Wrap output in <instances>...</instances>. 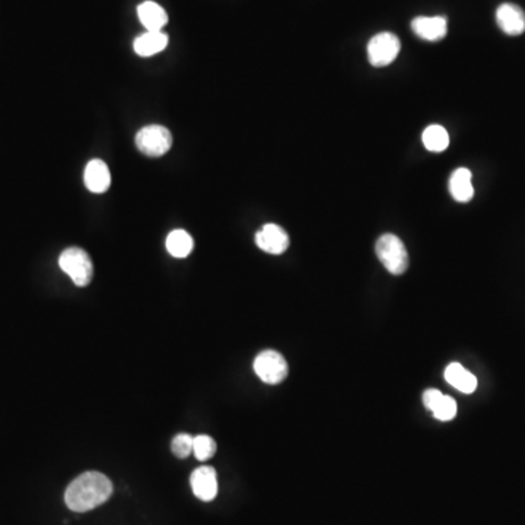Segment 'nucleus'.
I'll use <instances>...</instances> for the list:
<instances>
[{
  "label": "nucleus",
  "instance_id": "1",
  "mask_svg": "<svg viewBox=\"0 0 525 525\" xmlns=\"http://www.w3.org/2000/svg\"><path fill=\"white\" fill-rule=\"evenodd\" d=\"M112 495V483L98 472L80 474L69 485L64 502L73 513H88L109 501Z\"/></svg>",
  "mask_w": 525,
  "mask_h": 525
},
{
  "label": "nucleus",
  "instance_id": "2",
  "mask_svg": "<svg viewBox=\"0 0 525 525\" xmlns=\"http://www.w3.org/2000/svg\"><path fill=\"white\" fill-rule=\"evenodd\" d=\"M378 258L391 275H403L409 267V254L403 241L394 234H384L375 245Z\"/></svg>",
  "mask_w": 525,
  "mask_h": 525
},
{
  "label": "nucleus",
  "instance_id": "3",
  "mask_svg": "<svg viewBox=\"0 0 525 525\" xmlns=\"http://www.w3.org/2000/svg\"><path fill=\"white\" fill-rule=\"evenodd\" d=\"M59 266L77 286H86L94 276L93 261L85 250L70 247L59 257Z\"/></svg>",
  "mask_w": 525,
  "mask_h": 525
},
{
  "label": "nucleus",
  "instance_id": "4",
  "mask_svg": "<svg viewBox=\"0 0 525 525\" xmlns=\"http://www.w3.org/2000/svg\"><path fill=\"white\" fill-rule=\"evenodd\" d=\"M136 146L146 157H162L173 146V135L164 126H144L137 132Z\"/></svg>",
  "mask_w": 525,
  "mask_h": 525
},
{
  "label": "nucleus",
  "instance_id": "5",
  "mask_svg": "<svg viewBox=\"0 0 525 525\" xmlns=\"http://www.w3.org/2000/svg\"><path fill=\"white\" fill-rule=\"evenodd\" d=\"M400 40L393 32H380L368 43V61L375 68H385L398 59Z\"/></svg>",
  "mask_w": 525,
  "mask_h": 525
},
{
  "label": "nucleus",
  "instance_id": "6",
  "mask_svg": "<svg viewBox=\"0 0 525 525\" xmlns=\"http://www.w3.org/2000/svg\"><path fill=\"white\" fill-rule=\"evenodd\" d=\"M257 377L266 384L275 385L285 380L288 375V364L285 357L276 350H265L254 361Z\"/></svg>",
  "mask_w": 525,
  "mask_h": 525
},
{
  "label": "nucleus",
  "instance_id": "7",
  "mask_svg": "<svg viewBox=\"0 0 525 525\" xmlns=\"http://www.w3.org/2000/svg\"><path fill=\"white\" fill-rule=\"evenodd\" d=\"M256 244L266 253L279 256L289 247V237L285 229L276 224H267L256 234Z\"/></svg>",
  "mask_w": 525,
  "mask_h": 525
},
{
  "label": "nucleus",
  "instance_id": "8",
  "mask_svg": "<svg viewBox=\"0 0 525 525\" xmlns=\"http://www.w3.org/2000/svg\"><path fill=\"white\" fill-rule=\"evenodd\" d=\"M193 494L196 495L201 501L210 502L217 495V476L213 467L203 465L194 470L190 478Z\"/></svg>",
  "mask_w": 525,
  "mask_h": 525
},
{
  "label": "nucleus",
  "instance_id": "9",
  "mask_svg": "<svg viewBox=\"0 0 525 525\" xmlns=\"http://www.w3.org/2000/svg\"><path fill=\"white\" fill-rule=\"evenodd\" d=\"M412 29L425 41H441L447 37L448 24L446 16H417L412 21Z\"/></svg>",
  "mask_w": 525,
  "mask_h": 525
},
{
  "label": "nucleus",
  "instance_id": "10",
  "mask_svg": "<svg viewBox=\"0 0 525 525\" xmlns=\"http://www.w3.org/2000/svg\"><path fill=\"white\" fill-rule=\"evenodd\" d=\"M423 405L432 412L438 421H453L457 416V401L449 396H444L438 390H426L423 393Z\"/></svg>",
  "mask_w": 525,
  "mask_h": 525
},
{
  "label": "nucleus",
  "instance_id": "11",
  "mask_svg": "<svg viewBox=\"0 0 525 525\" xmlns=\"http://www.w3.org/2000/svg\"><path fill=\"white\" fill-rule=\"evenodd\" d=\"M496 22L508 36H521L525 31L524 11L517 4H501L496 11Z\"/></svg>",
  "mask_w": 525,
  "mask_h": 525
},
{
  "label": "nucleus",
  "instance_id": "12",
  "mask_svg": "<svg viewBox=\"0 0 525 525\" xmlns=\"http://www.w3.org/2000/svg\"><path fill=\"white\" fill-rule=\"evenodd\" d=\"M85 185L89 192L95 194H103L110 189L111 185V174L104 160H89L84 174Z\"/></svg>",
  "mask_w": 525,
  "mask_h": 525
},
{
  "label": "nucleus",
  "instance_id": "13",
  "mask_svg": "<svg viewBox=\"0 0 525 525\" xmlns=\"http://www.w3.org/2000/svg\"><path fill=\"white\" fill-rule=\"evenodd\" d=\"M168 45V36L162 31H146L137 37L133 48L141 57L155 56L158 53L164 52Z\"/></svg>",
  "mask_w": 525,
  "mask_h": 525
},
{
  "label": "nucleus",
  "instance_id": "14",
  "mask_svg": "<svg viewBox=\"0 0 525 525\" xmlns=\"http://www.w3.org/2000/svg\"><path fill=\"white\" fill-rule=\"evenodd\" d=\"M137 15L146 31H162L168 22V15L165 12V9L151 0L137 6Z\"/></svg>",
  "mask_w": 525,
  "mask_h": 525
},
{
  "label": "nucleus",
  "instance_id": "15",
  "mask_svg": "<svg viewBox=\"0 0 525 525\" xmlns=\"http://www.w3.org/2000/svg\"><path fill=\"white\" fill-rule=\"evenodd\" d=\"M444 375H446L447 382L453 385L454 389L458 390L460 393L472 394L478 389V378L457 362L449 364Z\"/></svg>",
  "mask_w": 525,
  "mask_h": 525
},
{
  "label": "nucleus",
  "instance_id": "16",
  "mask_svg": "<svg viewBox=\"0 0 525 525\" xmlns=\"http://www.w3.org/2000/svg\"><path fill=\"white\" fill-rule=\"evenodd\" d=\"M449 193L454 201L460 203H467L474 196L473 185H472V173L467 168H458L454 171L449 178Z\"/></svg>",
  "mask_w": 525,
  "mask_h": 525
},
{
  "label": "nucleus",
  "instance_id": "17",
  "mask_svg": "<svg viewBox=\"0 0 525 525\" xmlns=\"http://www.w3.org/2000/svg\"><path fill=\"white\" fill-rule=\"evenodd\" d=\"M193 247H194L193 238L190 237L189 233H185V229H176L167 237V250L176 258H185L189 256Z\"/></svg>",
  "mask_w": 525,
  "mask_h": 525
},
{
  "label": "nucleus",
  "instance_id": "18",
  "mask_svg": "<svg viewBox=\"0 0 525 525\" xmlns=\"http://www.w3.org/2000/svg\"><path fill=\"white\" fill-rule=\"evenodd\" d=\"M422 141L431 152H444L449 146V135L442 126H428L422 135Z\"/></svg>",
  "mask_w": 525,
  "mask_h": 525
},
{
  "label": "nucleus",
  "instance_id": "19",
  "mask_svg": "<svg viewBox=\"0 0 525 525\" xmlns=\"http://www.w3.org/2000/svg\"><path fill=\"white\" fill-rule=\"evenodd\" d=\"M217 453V442L213 441V438L208 435H199L194 437L193 442V454L199 462H208Z\"/></svg>",
  "mask_w": 525,
  "mask_h": 525
},
{
  "label": "nucleus",
  "instance_id": "20",
  "mask_svg": "<svg viewBox=\"0 0 525 525\" xmlns=\"http://www.w3.org/2000/svg\"><path fill=\"white\" fill-rule=\"evenodd\" d=\"M193 442H194V437L189 433H178L173 439L171 449L176 457L187 458L193 453Z\"/></svg>",
  "mask_w": 525,
  "mask_h": 525
}]
</instances>
